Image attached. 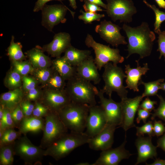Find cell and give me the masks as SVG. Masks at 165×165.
<instances>
[{
	"label": "cell",
	"mask_w": 165,
	"mask_h": 165,
	"mask_svg": "<svg viewBox=\"0 0 165 165\" xmlns=\"http://www.w3.org/2000/svg\"><path fill=\"white\" fill-rule=\"evenodd\" d=\"M122 28L128 40L127 50L128 53L126 59L134 53L139 54L140 59L151 55L156 36L154 32L151 30L147 22H143L140 26L135 27L124 23Z\"/></svg>",
	"instance_id": "cell-1"
},
{
	"label": "cell",
	"mask_w": 165,
	"mask_h": 165,
	"mask_svg": "<svg viewBox=\"0 0 165 165\" xmlns=\"http://www.w3.org/2000/svg\"><path fill=\"white\" fill-rule=\"evenodd\" d=\"M65 89L71 102L89 106L96 105L95 97L99 91L90 82L77 74L68 80Z\"/></svg>",
	"instance_id": "cell-2"
},
{
	"label": "cell",
	"mask_w": 165,
	"mask_h": 165,
	"mask_svg": "<svg viewBox=\"0 0 165 165\" xmlns=\"http://www.w3.org/2000/svg\"><path fill=\"white\" fill-rule=\"evenodd\" d=\"M90 138L84 133H68L46 148L44 156H50L59 160L66 157L76 148L87 143Z\"/></svg>",
	"instance_id": "cell-3"
},
{
	"label": "cell",
	"mask_w": 165,
	"mask_h": 165,
	"mask_svg": "<svg viewBox=\"0 0 165 165\" xmlns=\"http://www.w3.org/2000/svg\"><path fill=\"white\" fill-rule=\"evenodd\" d=\"M90 106L71 102L57 113L71 132L82 133L85 130Z\"/></svg>",
	"instance_id": "cell-4"
},
{
	"label": "cell",
	"mask_w": 165,
	"mask_h": 165,
	"mask_svg": "<svg viewBox=\"0 0 165 165\" xmlns=\"http://www.w3.org/2000/svg\"><path fill=\"white\" fill-rule=\"evenodd\" d=\"M102 78L105 86L102 89L105 93L111 97L113 92H116L121 99L127 97L128 92L123 85L124 79L126 75L122 69L117 65L109 62L104 67Z\"/></svg>",
	"instance_id": "cell-5"
},
{
	"label": "cell",
	"mask_w": 165,
	"mask_h": 165,
	"mask_svg": "<svg viewBox=\"0 0 165 165\" xmlns=\"http://www.w3.org/2000/svg\"><path fill=\"white\" fill-rule=\"evenodd\" d=\"M85 43L87 46L92 48L94 50L95 55L94 61L99 70L109 62H112L114 65H117L124 61V58L120 54L119 49L112 48L109 45L97 42L89 34L87 35Z\"/></svg>",
	"instance_id": "cell-6"
},
{
	"label": "cell",
	"mask_w": 165,
	"mask_h": 165,
	"mask_svg": "<svg viewBox=\"0 0 165 165\" xmlns=\"http://www.w3.org/2000/svg\"><path fill=\"white\" fill-rule=\"evenodd\" d=\"M44 119L43 134L39 146L45 149L67 133L68 130L61 120L57 112L50 111Z\"/></svg>",
	"instance_id": "cell-7"
},
{
	"label": "cell",
	"mask_w": 165,
	"mask_h": 165,
	"mask_svg": "<svg viewBox=\"0 0 165 165\" xmlns=\"http://www.w3.org/2000/svg\"><path fill=\"white\" fill-rule=\"evenodd\" d=\"M15 155L19 156L25 164L41 163L44 156L45 149L34 145L26 135L20 137L14 143Z\"/></svg>",
	"instance_id": "cell-8"
},
{
	"label": "cell",
	"mask_w": 165,
	"mask_h": 165,
	"mask_svg": "<svg viewBox=\"0 0 165 165\" xmlns=\"http://www.w3.org/2000/svg\"><path fill=\"white\" fill-rule=\"evenodd\" d=\"M106 11L108 16L114 22L129 23L132 16L137 12L133 2L131 0H106Z\"/></svg>",
	"instance_id": "cell-9"
},
{
	"label": "cell",
	"mask_w": 165,
	"mask_h": 165,
	"mask_svg": "<svg viewBox=\"0 0 165 165\" xmlns=\"http://www.w3.org/2000/svg\"><path fill=\"white\" fill-rule=\"evenodd\" d=\"M68 10L70 12L74 18L75 13L71 11L63 4H45L41 10L42 25L49 31H52L55 26L60 23H65L67 20L65 16Z\"/></svg>",
	"instance_id": "cell-10"
},
{
	"label": "cell",
	"mask_w": 165,
	"mask_h": 165,
	"mask_svg": "<svg viewBox=\"0 0 165 165\" xmlns=\"http://www.w3.org/2000/svg\"><path fill=\"white\" fill-rule=\"evenodd\" d=\"M122 28L111 21L104 20L96 25L95 31L103 40L113 46L117 47L119 45L127 44L125 38L120 34Z\"/></svg>",
	"instance_id": "cell-11"
},
{
	"label": "cell",
	"mask_w": 165,
	"mask_h": 165,
	"mask_svg": "<svg viewBox=\"0 0 165 165\" xmlns=\"http://www.w3.org/2000/svg\"><path fill=\"white\" fill-rule=\"evenodd\" d=\"M107 123L104 111L100 105L90 106L84 133L89 138H92L102 130Z\"/></svg>",
	"instance_id": "cell-12"
},
{
	"label": "cell",
	"mask_w": 165,
	"mask_h": 165,
	"mask_svg": "<svg viewBox=\"0 0 165 165\" xmlns=\"http://www.w3.org/2000/svg\"><path fill=\"white\" fill-rule=\"evenodd\" d=\"M39 101L50 111L57 112L71 102L65 89L59 90L45 88Z\"/></svg>",
	"instance_id": "cell-13"
},
{
	"label": "cell",
	"mask_w": 165,
	"mask_h": 165,
	"mask_svg": "<svg viewBox=\"0 0 165 165\" xmlns=\"http://www.w3.org/2000/svg\"><path fill=\"white\" fill-rule=\"evenodd\" d=\"M105 93L102 89L99 91L97 96L100 100V106L103 109L107 123L120 126L122 120V109L120 102L113 101L111 97L108 99L104 96Z\"/></svg>",
	"instance_id": "cell-14"
},
{
	"label": "cell",
	"mask_w": 165,
	"mask_h": 165,
	"mask_svg": "<svg viewBox=\"0 0 165 165\" xmlns=\"http://www.w3.org/2000/svg\"><path fill=\"white\" fill-rule=\"evenodd\" d=\"M143 98L141 95H140L133 98L127 97L121 100L122 117L120 127L126 132L129 129L135 127L134 123L135 116Z\"/></svg>",
	"instance_id": "cell-15"
},
{
	"label": "cell",
	"mask_w": 165,
	"mask_h": 165,
	"mask_svg": "<svg viewBox=\"0 0 165 165\" xmlns=\"http://www.w3.org/2000/svg\"><path fill=\"white\" fill-rule=\"evenodd\" d=\"M122 144L118 147L101 151L99 157L92 165H117L124 159H128L132 155L126 149V136Z\"/></svg>",
	"instance_id": "cell-16"
},
{
	"label": "cell",
	"mask_w": 165,
	"mask_h": 165,
	"mask_svg": "<svg viewBox=\"0 0 165 165\" xmlns=\"http://www.w3.org/2000/svg\"><path fill=\"white\" fill-rule=\"evenodd\" d=\"M116 126L107 123L105 127L95 136L90 138L87 144L91 149L104 151L111 148Z\"/></svg>",
	"instance_id": "cell-17"
},
{
	"label": "cell",
	"mask_w": 165,
	"mask_h": 165,
	"mask_svg": "<svg viewBox=\"0 0 165 165\" xmlns=\"http://www.w3.org/2000/svg\"><path fill=\"white\" fill-rule=\"evenodd\" d=\"M70 35L65 32H60L56 34L53 40L49 43L40 47L43 52H46L51 57L56 58L61 57L71 45Z\"/></svg>",
	"instance_id": "cell-18"
},
{
	"label": "cell",
	"mask_w": 165,
	"mask_h": 165,
	"mask_svg": "<svg viewBox=\"0 0 165 165\" xmlns=\"http://www.w3.org/2000/svg\"><path fill=\"white\" fill-rule=\"evenodd\" d=\"M98 69L94 59L90 56L76 67V74L84 80L97 84L101 80Z\"/></svg>",
	"instance_id": "cell-19"
},
{
	"label": "cell",
	"mask_w": 165,
	"mask_h": 165,
	"mask_svg": "<svg viewBox=\"0 0 165 165\" xmlns=\"http://www.w3.org/2000/svg\"><path fill=\"white\" fill-rule=\"evenodd\" d=\"M135 144L138 150V156L135 165L145 162L148 159H153L154 157H156L157 147L152 144V137H138Z\"/></svg>",
	"instance_id": "cell-20"
},
{
	"label": "cell",
	"mask_w": 165,
	"mask_h": 165,
	"mask_svg": "<svg viewBox=\"0 0 165 165\" xmlns=\"http://www.w3.org/2000/svg\"><path fill=\"white\" fill-rule=\"evenodd\" d=\"M137 66L136 68H131L129 64L125 65V73L126 75V88H128L134 91H139L138 88L139 82L141 76L145 75L149 70L147 63L143 64V66H139V60L136 61Z\"/></svg>",
	"instance_id": "cell-21"
},
{
	"label": "cell",
	"mask_w": 165,
	"mask_h": 165,
	"mask_svg": "<svg viewBox=\"0 0 165 165\" xmlns=\"http://www.w3.org/2000/svg\"><path fill=\"white\" fill-rule=\"evenodd\" d=\"M39 46L28 50L25 53L33 67L35 68H45L52 66V60L45 55Z\"/></svg>",
	"instance_id": "cell-22"
},
{
	"label": "cell",
	"mask_w": 165,
	"mask_h": 165,
	"mask_svg": "<svg viewBox=\"0 0 165 165\" xmlns=\"http://www.w3.org/2000/svg\"><path fill=\"white\" fill-rule=\"evenodd\" d=\"M45 124V119L37 118L32 116L24 117L18 128L19 131L24 135L28 132L38 133L43 130Z\"/></svg>",
	"instance_id": "cell-23"
},
{
	"label": "cell",
	"mask_w": 165,
	"mask_h": 165,
	"mask_svg": "<svg viewBox=\"0 0 165 165\" xmlns=\"http://www.w3.org/2000/svg\"><path fill=\"white\" fill-rule=\"evenodd\" d=\"M24 96L22 87L11 90L1 95L0 104L11 111L20 104Z\"/></svg>",
	"instance_id": "cell-24"
},
{
	"label": "cell",
	"mask_w": 165,
	"mask_h": 165,
	"mask_svg": "<svg viewBox=\"0 0 165 165\" xmlns=\"http://www.w3.org/2000/svg\"><path fill=\"white\" fill-rule=\"evenodd\" d=\"M65 80L76 75V67L71 65L63 56L52 60V66Z\"/></svg>",
	"instance_id": "cell-25"
},
{
	"label": "cell",
	"mask_w": 165,
	"mask_h": 165,
	"mask_svg": "<svg viewBox=\"0 0 165 165\" xmlns=\"http://www.w3.org/2000/svg\"><path fill=\"white\" fill-rule=\"evenodd\" d=\"M64 56L72 66L76 67L91 55L88 50H80L70 46L64 52Z\"/></svg>",
	"instance_id": "cell-26"
},
{
	"label": "cell",
	"mask_w": 165,
	"mask_h": 165,
	"mask_svg": "<svg viewBox=\"0 0 165 165\" xmlns=\"http://www.w3.org/2000/svg\"><path fill=\"white\" fill-rule=\"evenodd\" d=\"M14 37L12 35L9 46L7 49V55L11 61L25 60L27 56L22 52V46L20 42H15Z\"/></svg>",
	"instance_id": "cell-27"
},
{
	"label": "cell",
	"mask_w": 165,
	"mask_h": 165,
	"mask_svg": "<svg viewBox=\"0 0 165 165\" xmlns=\"http://www.w3.org/2000/svg\"><path fill=\"white\" fill-rule=\"evenodd\" d=\"M12 68L7 72L4 81L5 86L10 90L21 88L22 84V76Z\"/></svg>",
	"instance_id": "cell-28"
},
{
	"label": "cell",
	"mask_w": 165,
	"mask_h": 165,
	"mask_svg": "<svg viewBox=\"0 0 165 165\" xmlns=\"http://www.w3.org/2000/svg\"><path fill=\"white\" fill-rule=\"evenodd\" d=\"M65 79L55 70L51 76L42 86L45 88L62 90L65 89L66 83Z\"/></svg>",
	"instance_id": "cell-29"
},
{
	"label": "cell",
	"mask_w": 165,
	"mask_h": 165,
	"mask_svg": "<svg viewBox=\"0 0 165 165\" xmlns=\"http://www.w3.org/2000/svg\"><path fill=\"white\" fill-rule=\"evenodd\" d=\"M14 143L0 147V165L13 164L15 155Z\"/></svg>",
	"instance_id": "cell-30"
},
{
	"label": "cell",
	"mask_w": 165,
	"mask_h": 165,
	"mask_svg": "<svg viewBox=\"0 0 165 165\" xmlns=\"http://www.w3.org/2000/svg\"><path fill=\"white\" fill-rule=\"evenodd\" d=\"M21 134L19 131L15 130L14 128L6 129L0 138V147L14 143Z\"/></svg>",
	"instance_id": "cell-31"
},
{
	"label": "cell",
	"mask_w": 165,
	"mask_h": 165,
	"mask_svg": "<svg viewBox=\"0 0 165 165\" xmlns=\"http://www.w3.org/2000/svg\"><path fill=\"white\" fill-rule=\"evenodd\" d=\"M164 79H162L155 81L145 82L141 80L139 85H143L145 87V90L142 95L143 98L149 96L157 95L158 91L160 89L161 83L163 82Z\"/></svg>",
	"instance_id": "cell-32"
},
{
	"label": "cell",
	"mask_w": 165,
	"mask_h": 165,
	"mask_svg": "<svg viewBox=\"0 0 165 165\" xmlns=\"http://www.w3.org/2000/svg\"><path fill=\"white\" fill-rule=\"evenodd\" d=\"M53 68H34L31 74L43 86L48 80L54 71Z\"/></svg>",
	"instance_id": "cell-33"
},
{
	"label": "cell",
	"mask_w": 165,
	"mask_h": 165,
	"mask_svg": "<svg viewBox=\"0 0 165 165\" xmlns=\"http://www.w3.org/2000/svg\"><path fill=\"white\" fill-rule=\"evenodd\" d=\"M12 62V67L22 77L31 74L34 68L29 60Z\"/></svg>",
	"instance_id": "cell-34"
},
{
	"label": "cell",
	"mask_w": 165,
	"mask_h": 165,
	"mask_svg": "<svg viewBox=\"0 0 165 165\" xmlns=\"http://www.w3.org/2000/svg\"><path fill=\"white\" fill-rule=\"evenodd\" d=\"M143 2L148 7L152 9L155 15V21L154 24V31L158 33L160 31V27L161 23L165 20V13L160 10L155 5H152L148 2L146 0H144Z\"/></svg>",
	"instance_id": "cell-35"
},
{
	"label": "cell",
	"mask_w": 165,
	"mask_h": 165,
	"mask_svg": "<svg viewBox=\"0 0 165 165\" xmlns=\"http://www.w3.org/2000/svg\"><path fill=\"white\" fill-rule=\"evenodd\" d=\"M80 12L81 14L79 16L78 18L83 20L85 24H90L95 21H99L102 18L105 16L104 14L89 12H85L82 9L80 10Z\"/></svg>",
	"instance_id": "cell-36"
},
{
	"label": "cell",
	"mask_w": 165,
	"mask_h": 165,
	"mask_svg": "<svg viewBox=\"0 0 165 165\" xmlns=\"http://www.w3.org/2000/svg\"><path fill=\"white\" fill-rule=\"evenodd\" d=\"M16 128L11 114V111L5 108V113L2 119L0 120V130L4 131L10 128Z\"/></svg>",
	"instance_id": "cell-37"
},
{
	"label": "cell",
	"mask_w": 165,
	"mask_h": 165,
	"mask_svg": "<svg viewBox=\"0 0 165 165\" xmlns=\"http://www.w3.org/2000/svg\"><path fill=\"white\" fill-rule=\"evenodd\" d=\"M43 90L41 87L38 86L28 92L24 93V99L31 101L36 102L41 99Z\"/></svg>",
	"instance_id": "cell-38"
},
{
	"label": "cell",
	"mask_w": 165,
	"mask_h": 165,
	"mask_svg": "<svg viewBox=\"0 0 165 165\" xmlns=\"http://www.w3.org/2000/svg\"><path fill=\"white\" fill-rule=\"evenodd\" d=\"M22 88L24 93L35 88L39 84L34 77L28 75L22 77Z\"/></svg>",
	"instance_id": "cell-39"
},
{
	"label": "cell",
	"mask_w": 165,
	"mask_h": 165,
	"mask_svg": "<svg viewBox=\"0 0 165 165\" xmlns=\"http://www.w3.org/2000/svg\"><path fill=\"white\" fill-rule=\"evenodd\" d=\"M136 127V135L138 137H143L145 134L152 137L155 136L153 131V124L152 121H148L142 126Z\"/></svg>",
	"instance_id": "cell-40"
},
{
	"label": "cell",
	"mask_w": 165,
	"mask_h": 165,
	"mask_svg": "<svg viewBox=\"0 0 165 165\" xmlns=\"http://www.w3.org/2000/svg\"><path fill=\"white\" fill-rule=\"evenodd\" d=\"M35 106L32 116L37 118L44 117L50 111L49 109L40 101L34 102Z\"/></svg>",
	"instance_id": "cell-41"
},
{
	"label": "cell",
	"mask_w": 165,
	"mask_h": 165,
	"mask_svg": "<svg viewBox=\"0 0 165 165\" xmlns=\"http://www.w3.org/2000/svg\"><path fill=\"white\" fill-rule=\"evenodd\" d=\"M160 100L159 105L156 109H154L151 119L153 120L155 118H159L165 121V100L161 95H157Z\"/></svg>",
	"instance_id": "cell-42"
},
{
	"label": "cell",
	"mask_w": 165,
	"mask_h": 165,
	"mask_svg": "<svg viewBox=\"0 0 165 165\" xmlns=\"http://www.w3.org/2000/svg\"><path fill=\"white\" fill-rule=\"evenodd\" d=\"M11 114L16 128H18L20 122L24 117L20 104L11 111Z\"/></svg>",
	"instance_id": "cell-43"
},
{
	"label": "cell",
	"mask_w": 165,
	"mask_h": 165,
	"mask_svg": "<svg viewBox=\"0 0 165 165\" xmlns=\"http://www.w3.org/2000/svg\"><path fill=\"white\" fill-rule=\"evenodd\" d=\"M20 105L24 117H28L32 116L35 104L31 101L23 99Z\"/></svg>",
	"instance_id": "cell-44"
},
{
	"label": "cell",
	"mask_w": 165,
	"mask_h": 165,
	"mask_svg": "<svg viewBox=\"0 0 165 165\" xmlns=\"http://www.w3.org/2000/svg\"><path fill=\"white\" fill-rule=\"evenodd\" d=\"M157 34L158 35L157 40L158 47L157 51L160 53L159 59H160L163 56L165 61V31H162L160 30Z\"/></svg>",
	"instance_id": "cell-45"
},
{
	"label": "cell",
	"mask_w": 165,
	"mask_h": 165,
	"mask_svg": "<svg viewBox=\"0 0 165 165\" xmlns=\"http://www.w3.org/2000/svg\"><path fill=\"white\" fill-rule=\"evenodd\" d=\"M84 4L83 7L85 12L96 13L97 11H106L102 9L100 6L87 0H84Z\"/></svg>",
	"instance_id": "cell-46"
},
{
	"label": "cell",
	"mask_w": 165,
	"mask_h": 165,
	"mask_svg": "<svg viewBox=\"0 0 165 165\" xmlns=\"http://www.w3.org/2000/svg\"><path fill=\"white\" fill-rule=\"evenodd\" d=\"M152 114L150 112L139 108L138 110V116L136 119L137 123H139L142 120L144 123H146L147 119Z\"/></svg>",
	"instance_id": "cell-47"
},
{
	"label": "cell",
	"mask_w": 165,
	"mask_h": 165,
	"mask_svg": "<svg viewBox=\"0 0 165 165\" xmlns=\"http://www.w3.org/2000/svg\"><path fill=\"white\" fill-rule=\"evenodd\" d=\"M153 131L155 135L157 137L165 132V127L161 121L155 120L153 124Z\"/></svg>",
	"instance_id": "cell-48"
},
{
	"label": "cell",
	"mask_w": 165,
	"mask_h": 165,
	"mask_svg": "<svg viewBox=\"0 0 165 165\" xmlns=\"http://www.w3.org/2000/svg\"><path fill=\"white\" fill-rule=\"evenodd\" d=\"M157 105L156 101H152L148 97H147L140 105L139 108L151 112L154 109V105Z\"/></svg>",
	"instance_id": "cell-49"
},
{
	"label": "cell",
	"mask_w": 165,
	"mask_h": 165,
	"mask_svg": "<svg viewBox=\"0 0 165 165\" xmlns=\"http://www.w3.org/2000/svg\"><path fill=\"white\" fill-rule=\"evenodd\" d=\"M52 0H57L62 2L63 0H38L35 2L33 11L37 12L41 10L46 3L49 1Z\"/></svg>",
	"instance_id": "cell-50"
},
{
	"label": "cell",
	"mask_w": 165,
	"mask_h": 165,
	"mask_svg": "<svg viewBox=\"0 0 165 165\" xmlns=\"http://www.w3.org/2000/svg\"><path fill=\"white\" fill-rule=\"evenodd\" d=\"M156 146L161 148L165 152V134L158 139Z\"/></svg>",
	"instance_id": "cell-51"
},
{
	"label": "cell",
	"mask_w": 165,
	"mask_h": 165,
	"mask_svg": "<svg viewBox=\"0 0 165 165\" xmlns=\"http://www.w3.org/2000/svg\"><path fill=\"white\" fill-rule=\"evenodd\" d=\"M89 2L99 6L102 7L106 9L107 8V5L105 4L101 0H87Z\"/></svg>",
	"instance_id": "cell-52"
},
{
	"label": "cell",
	"mask_w": 165,
	"mask_h": 165,
	"mask_svg": "<svg viewBox=\"0 0 165 165\" xmlns=\"http://www.w3.org/2000/svg\"><path fill=\"white\" fill-rule=\"evenodd\" d=\"M148 165H165V160L156 159L154 162L151 164H146Z\"/></svg>",
	"instance_id": "cell-53"
},
{
	"label": "cell",
	"mask_w": 165,
	"mask_h": 165,
	"mask_svg": "<svg viewBox=\"0 0 165 165\" xmlns=\"http://www.w3.org/2000/svg\"><path fill=\"white\" fill-rule=\"evenodd\" d=\"M155 1L160 8L165 9V0H155Z\"/></svg>",
	"instance_id": "cell-54"
},
{
	"label": "cell",
	"mask_w": 165,
	"mask_h": 165,
	"mask_svg": "<svg viewBox=\"0 0 165 165\" xmlns=\"http://www.w3.org/2000/svg\"><path fill=\"white\" fill-rule=\"evenodd\" d=\"M5 108L2 105L0 104V120L3 117L5 113Z\"/></svg>",
	"instance_id": "cell-55"
},
{
	"label": "cell",
	"mask_w": 165,
	"mask_h": 165,
	"mask_svg": "<svg viewBox=\"0 0 165 165\" xmlns=\"http://www.w3.org/2000/svg\"><path fill=\"white\" fill-rule=\"evenodd\" d=\"M70 3V5L74 10H75L77 6L76 0H68Z\"/></svg>",
	"instance_id": "cell-56"
},
{
	"label": "cell",
	"mask_w": 165,
	"mask_h": 165,
	"mask_svg": "<svg viewBox=\"0 0 165 165\" xmlns=\"http://www.w3.org/2000/svg\"><path fill=\"white\" fill-rule=\"evenodd\" d=\"M160 89H161L165 91V82H162L161 83L160 85Z\"/></svg>",
	"instance_id": "cell-57"
},
{
	"label": "cell",
	"mask_w": 165,
	"mask_h": 165,
	"mask_svg": "<svg viewBox=\"0 0 165 165\" xmlns=\"http://www.w3.org/2000/svg\"><path fill=\"white\" fill-rule=\"evenodd\" d=\"M89 163H79V164H78V165H89Z\"/></svg>",
	"instance_id": "cell-58"
},
{
	"label": "cell",
	"mask_w": 165,
	"mask_h": 165,
	"mask_svg": "<svg viewBox=\"0 0 165 165\" xmlns=\"http://www.w3.org/2000/svg\"></svg>",
	"instance_id": "cell-59"
}]
</instances>
